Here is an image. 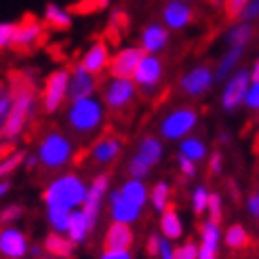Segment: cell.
<instances>
[{
  "label": "cell",
  "mask_w": 259,
  "mask_h": 259,
  "mask_svg": "<svg viewBox=\"0 0 259 259\" xmlns=\"http://www.w3.org/2000/svg\"><path fill=\"white\" fill-rule=\"evenodd\" d=\"M34 99H36V91H34V82L28 80L25 76H13V95H11V108L9 114L3 122L0 133L7 139L17 137L25 122H28L30 114L34 110Z\"/></svg>",
  "instance_id": "cell-1"
},
{
  "label": "cell",
  "mask_w": 259,
  "mask_h": 259,
  "mask_svg": "<svg viewBox=\"0 0 259 259\" xmlns=\"http://www.w3.org/2000/svg\"><path fill=\"white\" fill-rule=\"evenodd\" d=\"M87 196V186L78 175H63L51 181L49 188L45 190V202L47 206H59V209L72 211L74 206L84 202Z\"/></svg>",
  "instance_id": "cell-2"
},
{
  "label": "cell",
  "mask_w": 259,
  "mask_h": 259,
  "mask_svg": "<svg viewBox=\"0 0 259 259\" xmlns=\"http://www.w3.org/2000/svg\"><path fill=\"white\" fill-rule=\"evenodd\" d=\"M101 122H103V108L97 99L87 97L80 101H72L68 112V124L74 133L91 135L93 131H97Z\"/></svg>",
  "instance_id": "cell-3"
},
{
  "label": "cell",
  "mask_w": 259,
  "mask_h": 259,
  "mask_svg": "<svg viewBox=\"0 0 259 259\" xmlns=\"http://www.w3.org/2000/svg\"><path fill=\"white\" fill-rule=\"evenodd\" d=\"M74 156V146L72 141L63 135L61 131H49L42 141H40V150H38V160L42 162L47 169H61L66 166Z\"/></svg>",
  "instance_id": "cell-4"
},
{
  "label": "cell",
  "mask_w": 259,
  "mask_h": 259,
  "mask_svg": "<svg viewBox=\"0 0 259 259\" xmlns=\"http://www.w3.org/2000/svg\"><path fill=\"white\" fill-rule=\"evenodd\" d=\"M68 84H70L68 70H57L47 78L42 89V110L47 114H53L55 110H59L63 99L68 97Z\"/></svg>",
  "instance_id": "cell-5"
},
{
  "label": "cell",
  "mask_w": 259,
  "mask_h": 259,
  "mask_svg": "<svg viewBox=\"0 0 259 259\" xmlns=\"http://www.w3.org/2000/svg\"><path fill=\"white\" fill-rule=\"evenodd\" d=\"M42 38H45V23L38 17H34V15H25L15 25L11 47L17 49V51H28V49L36 47Z\"/></svg>",
  "instance_id": "cell-6"
},
{
  "label": "cell",
  "mask_w": 259,
  "mask_h": 259,
  "mask_svg": "<svg viewBox=\"0 0 259 259\" xmlns=\"http://www.w3.org/2000/svg\"><path fill=\"white\" fill-rule=\"evenodd\" d=\"M160 154H162V146L158 139L154 137H146L144 141L139 144V150L133 156V160L128 162V173H131L135 179L148 175L150 166H154L160 160Z\"/></svg>",
  "instance_id": "cell-7"
},
{
  "label": "cell",
  "mask_w": 259,
  "mask_h": 259,
  "mask_svg": "<svg viewBox=\"0 0 259 259\" xmlns=\"http://www.w3.org/2000/svg\"><path fill=\"white\" fill-rule=\"evenodd\" d=\"M196 120H198V116L192 108H179V110H175V112H171L169 116H166L162 126H160V131L166 139H179V137H184L192 131Z\"/></svg>",
  "instance_id": "cell-8"
},
{
  "label": "cell",
  "mask_w": 259,
  "mask_h": 259,
  "mask_svg": "<svg viewBox=\"0 0 259 259\" xmlns=\"http://www.w3.org/2000/svg\"><path fill=\"white\" fill-rule=\"evenodd\" d=\"M144 49L139 47H126L122 51L114 55V59L110 61V72L114 78H124V80H131L133 74L139 66V61L144 59Z\"/></svg>",
  "instance_id": "cell-9"
},
{
  "label": "cell",
  "mask_w": 259,
  "mask_h": 259,
  "mask_svg": "<svg viewBox=\"0 0 259 259\" xmlns=\"http://www.w3.org/2000/svg\"><path fill=\"white\" fill-rule=\"evenodd\" d=\"M135 95V87L131 80H124V78H114L112 82H108L106 91H103V99H106L108 108L112 110H122L131 103Z\"/></svg>",
  "instance_id": "cell-10"
},
{
  "label": "cell",
  "mask_w": 259,
  "mask_h": 259,
  "mask_svg": "<svg viewBox=\"0 0 259 259\" xmlns=\"http://www.w3.org/2000/svg\"><path fill=\"white\" fill-rule=\"evenodd\" d=\"M162 78V61L154 55H144V59L139 61V66L133 74L135 84L144 89H154Z\"/></svg>",
  "instance_id": "cell-11"
},
{
  "label": "cell",
  "mask_w": 259,
  "mask_h": 259,
  "mask_svg": "<svg viewBox=\"0 0 259 259\" xmlns=\"http://www.w3.org/2000/svg\"><path fill=\"white\" fill-rule=\"evenodd\" d=\"M108 184H110V177L106 173L97 175L93 181H91V186L87 188V196H84V217L89 219V224L93 226L95 224V217H97V211H99V202L103 198V194L108 190Z\"/></svg>",
  "instance_id": "cell-12"
},
{
  "label": "cell",
  "mask_w": 259,
  "mask_h": 259,
  "mask_svg": "<svg viewBox=\"0 0 259 259\" xmlns=\"http://www.w3.org/2000/svg\"><path fill=\"white\" fill-rule=\"evenodd\" d=\"M28 253V240L25 234L15 228H5L0 232V255L7 259H21Z\"/></svg>",
  "instance_id": "cell-13"
},
{
  "label": "cell",
  "mask_w": 259,
  "mask_h": 259,
  "mask_svg": "<svg viewBox=\"0 0 259 259\" xmlns=\"http://www.w3.org/2000/svg\"><path fill=\"white\" fill-rule=\"evenodd\" d=\"M133 244V230L126 224H112L106 232V240H103V251L106 253H120L128 251Z\"/></svg>",
  "instance_id": "cell-14"
},
{
  "label": "cell",
  "mask_w": 259,
  "mask_h": 259,
  "mask_svg": "<svg viewBox=\"0 0 259 259\" xmlns=\"http://www.w3.org/2000/svg\"><path fill=\"white\" fill-rule=\"evenodd\" d=\"M95 91V80L82 66H76L72 76H70V84H68V97L72 101H80L93 95Z\"/></svg>",
  "instance_id": "cell-15"
},
{
  "label": "cell",
  "mask_w": 259,
  "mask_h": 259,
  "mask_svg": "<svg viewBox=\"0 0 259 259\" xmlns=\"http://www.w3.org/2000/svg\"><path fill=\"white\" fill-rule=\"evenodd\" d=\"M249 74L247 72H238L234 78L228 82V87L224 89V95H222V103L226 110H234L236 106L244 101V95H247V89H249Z\"/></svg>",
  "instance_id": "cell-16"
},
{
  "label": "cell",
  "mask_w": 259,
  "mask_h": 259,
  "mask_svg": "<svg viewBox=\"0 0 259 259\" xmlns=\"http://www.w3.org/2000/svg\"><path fill=\"white\" fill-rule=\"evenodd\" d=\"M110 63V51H108V45L103 40H97L93 47H89V51L82 57V63L80 66L91 74V76H97L103 68Z\"/></svg>",
  "instance_id": "cell-17"
},
{
  "label": "cell",
  "mask_w": 259,
  "mask_h": 259,
  "mask_svg": "<svg viewBox=\"0 0 259 259\" xmlns=\"http://www.w3.org/2000/svg\"><path fill=\"white\" fill-rule=\"evenodd\" d=\"M213 80H215V76L211 74L209 68H196L181 78V89L188 95H200L213 84Z\"/></svg>",
  "instance_id": "cell-18"
},
{
  "label": "cell",
  "mask_w": 259,
  "mask_h": 259,
  "mask_svg": "<svg viewBox=\"0 0 259 259\" xmlns=\"http://www.w3.org/2000/svg\"><path fill=\"white\" fill-rule=\"evenodd\" d=\"M118 154H120V141L112 135H106L99 141H95L93 148H91V160L95 164H110L112 160H116Z\"/></svg>",
  "instance_id": "cell-19"
},
{
  "label": "cell",
  "mask_w": 259,
  "mask_h": 259,
  "mask_svg": "<svg viewBox=\"0 0 259 259\" xmlns=\"http://www.w3.org/2000/svg\"><path fill=\"white\" fill-rule=\"evenodd\" d=\"M166 42H169V32L162 25L152 23L141 34V49H144V53H158L160 49H164Z\"/></svg>",
  "instance_id": "cell-20"
},
{
  "label": "cell",
  "mask_w": 259,
  "mask_h": 259,
  "mask_svg": "<svg viewBox=\"0 0 259 259\" xmlns=\"http://www.w3.org/2000/svg\"><path fill=\"white\" fill-rule=\"evenodd\" d=\"M110 202H112V217H114L116 224H126L128 226L131 222H135V219H137L139 209L128 202L120 192H114Z\"/></svg>",
  "instance_id": "cell-21"
},
{
  "label": "cell",
  "mask_w": 259,
  "mask_h": 259,
  "mask_svg": "<svg viewBox=\"0 0 259 259\" xmlns=\"http://www.w3.org/2000/svg\"><path fill=\"white\" fill-rule=\"evenodd\" d=\"M202 244L198 249V259H217V244H219V228L211 222L202 224L200 228Z\"/></svg>",
  "instance_id": "cell-22"
},
{
  "label": "cell",
  "mask_w": 259,
  "mask_h": 259,
  "mask_svg": "<svg viewBox=\"0 0 259 259\" xmlns=\"http://www.w3.org/2000/svg\"><path fill=\"white\" fill-rule=\"evenodd\" d=\"M192 19V11L186 3H181V0H173V3L166 5L164 9V21L169 28L173 30H181L184 25H188Z\"/></svg>",
  "instance_id": "cell-23"
},
{
  "label": "cell",
  "mask_w": 259,
  "mask_h": 259,
  "mask_svg": "<svg viewBox=\"0 0 259 259\" xmlns=\"http://www.w3.org/2000/svg\"><path fill=\"white\" fill-rule=\"evenodd\" d=\"M45 21H47L49 28L55 30V32H66V30H70V25H72L70 13H66L57 5H47V9H45Z\"/></svg>",
  "instance_id": "cell-24"
},
{
  "label": "cell",
  "mask_w": 259,
  "mask_h": 259,
  "mask_svg": "<svg viewBox=\"0 0 259 259\" xmlns=\"http://www.w3.org/2000/svg\"><path fill=\"white\" fill-rule=\"evenodd\" d=\"M93 228L89 224V219L84 217V213L82 211H72L70 213V219H68V228H66V232H68V238L72 240V242H82L84 240V236H87V232Z\"/></svg>",
  "instance_id": "cell-25"
},
{
  "label": "cell",
  "mask_w": 259,
  "mask_h": 259,
  "mask_svg": "<svg viewBox=\"0 0 259 259\" xmlns=\"http://www.w3.org/2000/svg\"><path fill=\"white\" fill-rule=\"evenodd\" d=\"M120 194L122 196L131 202L133 206H137V209L141 211V206L146 204V200H148V190H146V186L141 184L139 179H131V181H126V184L122 186V190H120Z\"/></svg>",
  "instance_id": "cell-26"
},
{
  "label": "cell",
  "mask_w": 259,
  "mask_h": 259,
  "mask_svg": "<svg viewBox=\"0 0 259 259\" xmlns=\"http://www.w3.org/2000/svg\"><path fill=\"white\" fill-rule=\"evenodd\" d=\"M45 251L51 253L53 257H61V259H66L72 255L74 251V242L70 238H63L59 234H49L47 240H45Z\"/></svg>",
  "instance_id": "cell-27"
},
{
  "label": "cell",
  "mask_w": 259,
  "mask_h": 259,
  "mask_svg": "<svg viewBox=\"0 0 259 259\" xmlns=\"http://www.w3.org/2000/svg\"><path fill=\"white\" fill-rule=\"evenodd\" d=\"M160 230H162V234L166 238H171V240L181 236V219H179V215H177V211L173 209V206H166V209L162 211Z\"/></svg>",
  "instance_id": "cell-28"
},
{
  "label": "cell",
  "mask_w": 259,
  "mask_h": 259,
  "mask_svg": "<svg viewBox=\"0 0 259 259\" xmlns=\"http://www.w3.org/2000/svg\"><path fill=\"white\" fill-rule=\"evenodd\" d=\"M226 244L234 251H242L251 244V236L247 234V230L242 226H230L226 232Z\"/></svg>",
  "instance_id": "cell-29"
},
{
  "label": "cell",
  "mask_w": 259,
  "mask_h": 259,
  "mask_svg": "<svg viewBox=\"0 0 259 259\" xmlns=\"http://www.w3.org/2000/svg\"><path fill=\"white\" fill-rule=\"evenodd\" d=\"M181 156H186V158H190L192 162L194 160H202L204 156H206V146L202 144L200 139H196V137H190V139H184L181 141Z\"/></svg>",
  "instance_id": "cell-30"
},
{
  "label": "cell",
  "mask_w": 259,
  "mask_h": 259,
  "mask_svg": "<svg viewBox=\"0 0 259 259\" xmlns=\"http://www.w3.org/2000/svg\"><path fill=\"white\" fill-rule=\"evenodd\" d=\"M169 194H171L169 184H166V181H158V184L154 186V190H152V204H154V209L162 213L166 206H169Z\"/></svg>",
  "instance_id": "cell-31"
},
{
  "label": "cell",
  "mask_w": 259,
  "mask_h": 259,
  "mask_svg": "<svg viewBox=\"0 0 259 259\" xmlns=\"http://www.w3.org/2000/svg\"><path fill=\"white\" fill-rule=\"evenodd\" d=\"M251 34H253V30H251V25H249V23H238L236 28L228 34V40H230V45H232V47L244 49V45L249 42Z\"/></svg>",
  "instance_id": "cell-32"
},
{
  "label": "cell",
  "mask_w": 259,
  "mask_h": 259,
  "mask_svg": "<svg viewBox=\"0 0 259 259\" xmlns=\"http://www.w3.org/2000/svg\"><path fill=\"white\" fill-rule=\"evenodd\" d=\"M47 211H49V224L55 228V232H66L68 219H70L72 211L59 209V206H47Z\"/></svg>",
  "instance_id": "cell-33"
},
{
  "label": "cell",
  "mask_w": 259,
  "mask_h": 259,
  "mask_svg": "<svg viewBox=\"0 0 259 259\" xmlns=\"http://www.w3.org/2000/svg\"><path fill=\"white\" fill-rule=\"evenodd\" d=\"M240 55H242V49H238V47H232V51L224 57V61L219 63V68H217V76H215V80H222L224 76L236 66V61L240 59Z\"/></svg>",
  "instance_id": "cell-34"
},
{
  "label": "cell",
  "mask_w": 259,
  "mask_h": 259,
  "mask_svg": "<svg viewBox=\"0 0 259 259\" xmlns=\"http://www.w3.org/2000/svg\"><path fill=\"white\" fill-rule=\"evenodd\" d=\"M108 5H110V0H78V3L74 5V13H78V15H89V13H97Z\"/></svg>",
  "instance_id": "cell-35"
},
{
  "label": "cell",
  "mask_w": 259,
  "mask_h": 259,
  "mask_svg": "<svg viewBox=\"0 0 259 259\" xmlns=\"http://www.w3.org/2000/svg\"><path fill=\"white\" fill-rule=\"evenodd\" d=\"M206 213H209V222L219 224L222 222V198L217 194H209V202H206Z\"/></svg>",
  "instance_id": "cell-36"
},
{
  "label": "cell",
  "mask_w": 259,
  "mask_h": 259,
  "mask_svg": "<svg viewBox=\"0 0 259 259\" xmlns=\"http://www.w3.org/2000/svg\"><path fill=\"white\" fill-rule=\"evenodd\" d=\"M23 156L25 154H11V156H7V158H3L0 160V179H3L5 175H9V173H13L17 169V166L21 164V160H23Z\"/></svg>",
  "instance_id": "cell-37"
},
{
  "label": "cell",
  "mask_w": 259,
  "mask_h": 259,
  "mask_svg": "<svg viewBox=\"0 0 259 259\" xmlns=\"http://www.w3.org/2000/svg\"><path fill=\"white\" fill-rule=\"evenodd\" d=\"M206 202H209V192L206 188H196L192 194V204H194V213L200 215L206 211Z\"/></svg>",
  "instance_id": "cell-38"
},
{
  "label": "cell",
  "mask_w": 259,
  "mask_h": 259,
  "mask_svg": "<svg viewBox=\"0 0 259 259\" xmlns=\"http://www.w3.org/2000/svg\"><path fill=\"white\" fill-rule=\"evenodd\" d=\"M173 259H198V247L194 242H186L184 247L173 251Z\"/></svg>",
  "instance_id": "cell-39"
},
{
  "label": "cell",
  "mask_w": 259,
  "mask_h": 259,
  "mask_svg": "<svg viewBox=\"0 0 259 259\" xmlns=\"http://www.w3.org/2000/svg\"><path fill=\"white\" fill-rule=\"evenodd\" d=\"M249 3H251V0H228V3H226V15H228L230 19L240 17L242 9L247 7Z\"/></svg>",
  "instance_id": "cell-40"
},
{
  "label": "cell",
  "mask_w": 259,
  "mask_h": 259,
  "mask_svg": "<svg viewBox=\"0 0 259 259\" xmlns=\"http://www.w3.org/2000/svg\"><path fill=\"white\" fill-rule=\"evenodd\" d=\"M21 206H17V204H11V206H5L3 211H0V224H13L15 219H19L21 217Z\"/></svg>",
  "instance_id": "cell-41"
},
{
  "label": "cell",
  "mask_w": 259,
  "mask_h": 259,
  "mask_svg": "<svg viewBox=\"0 0 259 259\" xmlns=\"http://www.w3.org/2000/svg\"><path fill=\"white\" fill-rule=\"evenodd\" d=\"M244 101H247V106L251 110H259V82L249 84L247 95H244Z\"/></svg>",
  "instance_id": "cell-42"
},
{
  "label": "cell",
  "mask_w": 259,
  "mask_h": 259,
  "mask_svg": "<svg viewBox=\"0 0 259 259\" xmlns=\"http://www.w3.org/2000/svg\"><path fill=\"white\" fill-rule=\"evenodd\" d=\"M13 32H15V23H0V49L11 47Z\"/></svg>",
  "instance_id": "cell-43"
},
{
  "label": "cell",
  "mask_w": 259,
  "mask_h": 259,
  "mask_svg": "<svg viewBox=\"0 0 259 259\" xmlns=\"http://www.w3.org/2000/svg\"><path fill=\"white\" fill-rule=\"evenodd\" d=\"M177 162H179V169H181V173H184L186 177H192L194 173H196V166H194V162H192L190 158H186V156H179V158H177Z\"/></svg>",
  "instance_id": "cell-44"
},
{
  "label": "cell",
  "mask_w": 259,
  "mask_h": 259,
  "mask_svg": "<svg viewBox=\"0 0 259 259\" xmlns=\"http://www.w3.org/2000/svg\"><path fill=\"white\" fill-rule=\"evenodd\" d=\"M240 15H242L244 19H255V17L259 15V0H251V3L242 9Z\"/></svg>",
  "instance_id": "cell-45"
},
{
  "label": "cell",
  "mask_w": 259,
  "mask_h": 259,
  "mask_svg": "<svg viewBox=\"0 0 259 259\" xmlns=\"http://www.w3.org/2000/svg\"><path fill=\"white\" fill-rule=\"evenodd\" d=\"M173 244H171V240H160V249H158V255L162 257V259H173Z\"/></svg>",
  "instance_id": "cell-46"
},
{
  "label": "cell",
  "mask_w": 259,
  "mask_h": 259,
  "mask_svg": "<svg viewBox=\"0 0 259 259\" xmlns=\"http://www.w3.org/2000/svg\"><path fill=\"white\" fill-rule=\"evenodd\" d=\"M158 249H160V238L158 236H150L148 238V253L152 257H156L158 255Z\"/></svg>",
  "instance_id": "cell-47"
},
{
  "label": "cell",
  "mask_w": 259,
  "mask_h": 259,
  "mask_svg": "<svg viewBox=\"0 0 259 259\" xmlns=\"http://www.w3.org/2000/svg\"><path fill=\"white\" fill-rule=\"evenodd\" d=\"M209 166H211V173H219V171H222V154L215 152L213 156H211Z\"/></svg>",
  "instance_id": "cell-48"
},
{
  "label": "cell",
  "mask_w": 259,
  "mask_h": 259,
  "mask_svg": "<svg viewBox=\"0 0 259 259\" xmlns=\"http://www.w3.org/2000/svg\"><path fill=\"white\" fill-rule=\"evenodd\" d=\"M101 259H131L128 251H120V253H103Z\"/></svg>",
  "instance_id": "cell-49"
},
{
  "label": "cell",
  "mask_w": 259,
  "mask_h": 259,
  "mask_svg": "<svg viewBox=\"0 0 259 259\" xmlns=\"http://www.w3.org/2000/svg\"><path fill=\"white\" fill-rule=\"evenodd\" d=\"M249 209L253 215H259V194H253V196L249 198Z\"/></svg>",
  "instance_id": "cell-50"
},
{
  "label": "cell",
  "mask_w": 259,
  "mask_h": 259,
  "mask_svg": "<svg viewBox=\"0 0 259 259\" xmlns=\"http://www.w3.org/2000/svg\"><path fill=\"white\" fill-rule=\"evenodd\" d=\"M9 188H11L9 181H0V196H5V194L9 192Z\"/></svg>",
  "instance_id": "cell-51"
},
{
  "label": "cell",
  "mask_w": 259,
  "mask_h": 259,
  "mask_svg": "<svg viewBox=\"0 0 259 259\" xmlns=\"http://www.w3.org/2000/svg\"><path fill=\"white\" fill-rule=\"evenodd\" d=\"M253 82H259V59L255 61V68H253Z\"/></svg>",
  "instance_id": "cell-52"
},
{
  "label": "cell",
  "mask_w": 259,
  "mask_h": 259,
  "mask_svg": "<svg viewBox=\"0 0 259 259\" xmlns=\"http://www.w3.org/2000/svg\"><path fill=\"white\" fill-rule=\"evenodd\" d=\"M36 162H38V158H28V160H25V164H28V169H34V166H36Z\"/></svg>",
  "instance_id": "cell-53"
},
{
  "label": "cell",
  "mask_w": 259,
  "mask_h": 259,
  "mask_svg": "<svg viewBox=\"0 0 259 259\" xmlns=\"http://www.w3.org/2000/svg\"><path fill=\"white\" fill-rule=\"evenodd\" d=\"M253 148H255V152L259 154V133H257V137H255V146H253Z\"/></svg>",
  "instance_id": "cell-54"
},
{
  "label": "cell",
  "mask_w": 259,
  "mask_h": 259,
  "mask_svg": "<svg viewBox=\"0 0 259 259\" xmlns=\"http://www.w3.org/2000/svg\"><path fill=\"white\" fill-rule=\"evenodd\" d=\"M32 253H34L36 257H40V253H42V251H40V249H38V247H34V249H32Z\"/></svg>",
  "instance_id": "cell-55"
},
{
  "label": "cell",
  "mask_w": 259,
  "mask_h": 259,
  "mask_svg": "<svg viewBox=\"0 0 259 259\" xmlns=\"http://www.w3.org/2000/svg\"><path fill=\"white\" fill-rule=\"evenodd\" d=\"M257 217H259V215H257Z\"/></svg>",
  "instance_id": "cell-56"
}]
</instances>
